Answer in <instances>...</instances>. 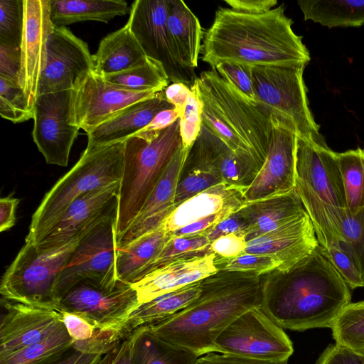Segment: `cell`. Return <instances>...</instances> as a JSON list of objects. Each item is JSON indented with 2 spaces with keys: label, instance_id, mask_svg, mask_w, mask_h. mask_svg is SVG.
<instances>
[{
  "label": "cell",
  "instance_id": "6da1fadb",
  "mask_svg": "<svg viewBox=\"0 0 364 364\" xmlns=\"http://www.w3.org/2000/svg\"><path fill=\"white\" fill-rule=\"evenodd\" d=\"M350 303V287L319 245L289 269L262 275L261 306L282 328H331Z\"/></svg>",
  "mask_w": 364,
  "mask_h": 364
},
{
  "label": "cell",
  "instance_id": "7a4b0ae2",
  "mask_svg": "<svg viewBox=\"0 0 364 364\" xmlns=\"http://www.w3.org/2000/svg\"><path fill=\"white\" fill-rule=\"evenodd\" d=\"M292 24L283 4L261 14L220 7L204 33L201 60L212 69L222 62L305 68L310 54Z\"/></svg>",
  "mask_w": 364,
  "mask_h": 364
},
{
  "label": "cell",
  "instance_id": "3957f363",
  "mask_svg": "<svg viewBox=\"0 0 364 364\" xmlns=\"http://www.w3.org/2000/svg\"><path fill=\"white\" fill-rule=\"evenodd\" d=\"M262 275L219 269L200 281L199 296L177 313L146 325L161 339L196 354L213 352L236 318L262 304Z\"/></svg>",
  "mask_w": 364,
  "mask_h": 364
},
{
  "label": "cell",
  "instance_id": "277c9868",
  "mask_svg": "<svg viewBox=\"0 0 364 364\" xmlns=\"http://www.w3.org/2000/svg\"><path fill=\"white\" fill-rule=\"evenodd\" d=\"M191 87L200 102L202 124L259 171L272 133L270 112L222 78L215 69L202 72Z\"/></svg>",
  "mask_w": 364,
  "mask_h": 364
},
{
  "label": "cell",
  "instance_id": "5b68a950",
  "mask_svg": "<svg viewBox=\"0 0 364 364\" xmlns=\"http://www.w3.org/2000/svg\"><path fill=\"white\" fill-rule=\"evenodd\" d=\"M295 190L313 224L320 246L327 249L343 242L342 225L347 211L336 152L321 136H297Z\"/></svg>",
  "mask_w": 364,
  "mask_h": 364
},
{
  "label": "cell",
  "instance_id": "8992f818",
  "mask_svg": "<svg viewBox=\"0 0 364 364\" xmlns=\"http://www.w3.org/2000/svg\"><path fill=\"white\" fill-rule=\"evenodd\" d=\"M124 141L106 145L87 143L76 164L45 195L33 213L25 241L37 243L69 205L82 195L120 183Z\"/></svg>",
  "mask_w": 364,
  "mask_h": 364
},
{
  "label": "cell",
  "instance_id": "52a82bcc",
  "mask_svg": "<svg viewBox=\"0 0 364 364\" xmlns=\"http://www.w3.org/2000/svg\"><path fill=\"white\" fill-rule=\"evenodd\" d=\"M181 144L180 118L152 140L134 135L124 141L116 242L139 214Z\"/></svg>",
  "mask_w": 364,
  "mask_h": 364
},
{
  "label": "cell",
  "instance_id": "ba28073f",
  "mask_svg": "<svg viewBox=\"0 0 364 364\" xmlns=\"http://www.w3.org/2000/svg\"><path fill=\"white\" fill-rule=\"evenodd\" d=\"M102 221L90 226L58 248L43 250L25 241L2 277V298L59 311V301L55 294L58 278L83 237Z\"/></svg>",
  "mask_w": 364,
  "mask_h": 364
},
{
  "label": "cell",
  "instance_id": "9c48e42d",
  "mask_svg": "<svg viewBox=\"0 0 364 364\" xmlns=\"http://www.w3.org/2000/svg\"><path fill=\"white\" fill-rule=\"evenodd\" d=\"M305 68L252 66L256 102L301 138L319 137V125L309 105Z\"/></svg>",
  "mask_w": 364,
  "mask_h": 364
},
{
  "label": "cell",
  "instance_id": "30bf717a",
  "mask_svg": "<svg viewBox=\"0 0 364 364\" xmlns=\"http://www.w3.org/2000/svg\"><path fill=\"white\" fill-rule=\"evenodd\" d=\"M213 352L282 362L288 361L294 348L283 328L259 306L232 321L215 339Z\"/></svg>",
  "mask_w": 364,
  "mask_h": 364
},
{
  "label": "cell",
  "instance_id": "8fae6325",
  "mask_svg": "<svg viewBox=\"0 0 364 364\" xmlns=\"http://www.w3.org/2000/svg\"><path fill=\"white\" fill-rule=\"evenodd\" d=\"M140 305L132 284L118 280L113 287L83 280L60 299L59 312L76 314L102 331H114L125 338L124 326Z\"/></svg>",
  "mask_w": 364,
  "mask_h": 364
},
{
  "label": "cell",
  "instance_id": "7c38bea8",
  "mask_svg": "<svg viewBox=\"0 0 364 364\" xmlns=\"http://www.w3.org/2000/svg\"><path fill=\"white\" fill-rule=\"evenodd\" d=\"M117 213L92 230L81 240L62 269L55 288L59 301L75 284L91 281L105 287L114 286L116 276V223Z\"/></svg>",
  "mask_w": 364,
  "mask_h": 364
},
{
  "label": "cell",
  "instance_id": "4fadbf2b",
  "mask_svg": "<svg viewBox=\"0 0 364 364\" xmlns=\"http://www.w3.org/2000/svg\"><path fill=\"white\" fill-rule=\"evenodd\" d=\"M157 92L124 88L92 71L71 90L70 123L88 133L126 107Z\"/></svg>",
  "mask_w": 364,
  "mask_h": 364
},
{
  "label": "cell",
  "instance_id": "5bb4252c",
  "mask_svg": "<svg viewBox=\"0 0 364 364\" xmlns=\"http://www.w3.org/2000/svg\"><path fill=\"white\" fill-rule=\"evenodd\" d=\"M168 8V0H136L127 23L146 55L163 66L170 83L183 82L191 87L197 77L176 58L167 29Z\"/></svg>",
  "mask_w": 364,
  "mask_h": 364
},
{
  "label": "cell",
  "instance_id": "9a60e30c",
  "mask_svg": "<svg viewBox=\"0 0 364 364\" xmlns=\"http://www.w3.org/2000/svg\"><path fill=\"white\" fill-rule=\"evenodd\" d=\"M71 90L38 95L32 136L48 164L66 166L80 129L70 123Z\"/></svg>",
  "mask_w": 364,
  "mask_h": 364
},
{
  "label": "cell",
  "instance_id": "2e32d148",
  "mask_svg": "<svg viewBox=\"0 0 364 364\" xmlns=\"http://www.w3.org/2000/svg\"><path fill=\"white\" fill-rule=\"evenodd\" d=\"M23 5L18 84L24 93L28 107L33 112L46 64L48 41L54 25L50 19V0H23Z\"/></svg>",
  "mask_w": 364,
  "mask_h": 364
},
{
  "label": "cell",
  "instance_id": "e0dca14e",
  "mask_svg": "<svg viewBox=\"0 0 364 364\" xmlns=\"http://www.w3.org/2000/svg\"><path fill=\"white\" fill-rule=\"evenodd\" d=\"M93 69V55L87 44L68 28L54 26L48 41L39 95L72 90Z\"/></svg>",
  "mask_w": 364,
  "mask_h": 364
},
{
  "label": "cell",
  "instance_id": "ac0fdd59",
  "mask_svg": "<svg viewBox=\"0 0 364 364\" xmlns=\"http://www.w3.org/2000/svg\"><path fill=\"white\" fill-rule=\"evenodd\" d=\"M273 128L265 161L245 190V203L289 193L295 189L297 134L294 129L272 117Z\"/></svg>",
  "mask_w": 364,
  "mask_h": 364
},
{
  "label": "cell",
  "instance_id": "d6986e66",
  "mask_svg": "<svg viewBox=\"0 0 364 364\" xmlns=\"http://www.w3.org/2000/svg\"><path fill=\"white\" fill-rule=\"evenodd\" d=\"M119 183L89 191L76 198L37 243V247H60L90 226L117 213Z\"/></svg>",
  "mask_w": 364,
  "mask_h": 364
},
{
  "label": "cell",
  "instance_id": "ffe728a7",
  "mask_svg": "<svg viewBox=\"0 0 364 364\" xmlns=\"http://www.w3.org/2000/svg\"><path fill=\"white\" fill-rule=\"evenodd\" d=\"M6 310L0 323V358L38 343L62 323L61 314L1 299Z\"/></svg>",
  "mask_w": 364,
  "mask_h": 364
},
{
  "label": "cell",
  "instance_id": "44dd1931",
  "mask_svg": "<svg viewBox=\"0 0 364 364\" xmlns=\"http://www.w3.org/2000/svg\"><path fill=\"white\" fill-rule=\"evenodd\" d=\"M311 220L305 213L272 231L247 241L245 253L267 255L287 270L309 256L318 245Z\"/></svg>",
  "mask_w": 364,
  "mask_h": 364
},
{
  "label": "cell",
  "instance_id": "7402d4cb",
  "mask_svg": "<svg viewBox=\"0 0 364 364\" xmlns=\"http://www.w3.org/2000/svg\"><path fill=\"white\" fill-rule=\"evenodd\" d=\"M190 149L181 144L176 151L139 214L116 242V248L158 229L174 210L178 178Z\"/></svg>",
  "mask_w": 364,
  "mask_h": 364
},
{
  "label": "cell",
  "instance_id": "603a6c76",
  "mask_svg": "<svg viewBox=\"0 0 364 364\" xmlns=\"http://www.w3.org/2000/svg\"><path fill=\"white\" fill-rule=\"evenodd\" d=\"M213 252L177 259L132 284L140 304L198 282L217 272Z\"/></svg>",
  "mask_w": 364,
  "mask_h": 364
},
{
  "label": "cell",
  "instance_id": "cb8c5ba5",
  "mask_svg": "<svg viewBox=\"0 0 364 364\" xmlns=\"http://www.w3.org/2000/svg\"><path fill=\"white\" fill-rule=\"evenodd\" d=\"M175 108L165 98L164 91L133 103L100 124L87 135V143L106 145L122 142L146 127L161 111Z\"/></svg>",
  "mask_w": 364,
  "mask_h": 364
},
{
  "label": "cell",
  "instance_id": "d4e9b609",
  "mask_svg": "<svg viewBox=\"0 0 364 364\" xmlns=\"http://www.w3.org/2000/svg\"><path fill=\"white\" fill-rule=\"evenodd\" d=\"M188 156L219 174L223 183L244 189L250 186L259 172L203 124Z\"/></svg>",
  "mask_w": 364,
  "mask_h": 364
},
{
  "label": "cell",
  "instance_id": "484cf974",
  "mask_svg": "<svg viewBox=\"0 0 364 364\" xmlns=\"http://www.w3.org/2000/svg\"><path fill=\"white\" fill-rule=\"evenodd\" d=\"M245 190L225 183L212 186L176 206L161 227L171 234L222 210L230 208L240 210L245 203Z\"/></svg>",
  "mask_w": 364,
  "mask_h": 364
},
{
  "label": "cell",
  "instance_id": "4316f807",
  "mask_svg": "<svg viewBox=\"0 0 364 364\" xmlns=\"http://www.w3.org/2000/svg\"><path fill=\"white\" fill-rule=\"evenodd\" d=\"M245 220L247 241L272 231L306 213L296 191L245 203L237 211Z\"/></svg>",
  "mask_w": 364,
  "mask_h": 364
},
{
  "label": "cell",
  "instance_id": "83f0119b",
  "mask_svg": "<svg viewBox=\"0 0 364 364\" xmlns=\"http://www.w3.org/2000/svg\"><path fill=\"white\" fill-rule=\"evenodd\" d=\"M167 29L176 58L194 71L202 50L203 32L198 18L181 0H168Z\"/></svg>",
  "mask_w": 364,
  "mask_h": 364
},
{
  "label": "cell",
  "instance_id": "f1b7e54d",
  "mask_svg": "<svg viewBox=\"0 0 364 364\" xmlns=\"http://www.w3.org/2000/svg\"><path fill=\"white\" fill-rule=\"evenodd\" d=\"M146 57L127 23L101 40L93 55V71L106 76L130 68Z\"/></svg>",
  "mask_w": 364,
  "mask_h": 364
},
{
  "label": "cell",
  "instance_id": "f546056e",
  "mask_svg": "<svg viewBox=\"0 0 364 364\" xmlns=\"http://www.w3.org/2000/svg\"><path fill=\"white\" fill-rule=\"evenodd\" d=\"M127 11V3L122 0H50V19L55 26L85 21L107 23Z\"/></svg>",
  "mask_w": 364,
  "mask_h": 364
},
{
  "label": "cell",
  "instance_id": "4dcf8cb0",
  "mask_svg": "<svg viewBox=\"0 0 364 364\" xmlns=\"http://www.w3.org/2000/svg\"><path fill=\"white\" fill-rule=\"evenodd\" d=\"M171 237L160 227L124 247L116 248L117 279L133 284L139 274L156 257Z\"/></svg>",
  "mask_w": 364,
  "mask_h": 364
},
{
  "label": "cell",
  "instance_id": "1f68e13d",
  "mask_svg": "<svg viewBox=\"0 0 364 364\" xmlns=\"http://www.w3.org/2000/svg\"><path fill=\"white\" fill-rule=\"evenodd\" d=\"M200 281L140 304L129 316L124 333L130 335L139 327L163 320L183 309L200 294Z\"/></svg>",
  "mask_w": 364,
  "mask_h": 364
},
{
  "label": "cell",
  "instance_id": "d6a6232c",
  "mask_svg": "<svg viewBox=\"0 0 364 364\" xmlns=\"http://www.w3.org/2000/svg\"><path fill=\"white\" fill-rule=\"evenodd\" d=\"M298 4L305 21L330 28L364 25V0H300Z\"/></svg>",
  "mask_w": 364,
  "mask_h": 364
},
{
  "label": "cell",
  "instance_id": "836d02e7",
  "mask_svg": "<svg viewBox=\"0 0 364 364\" xmlns=\"http://www.w3.org/2000/svg\"><path fill=\"white\" fill-rule=\"evenodd\" d=\"M139 328L133 364H195L198 358L196 354L161 339L146 326Z\"/></svg>",
  "mask_w": 364,
  "mask_h": 364
},
{
  "label": "cell",
  "instance_id": "e575fe53",
  "mask_svg": "<svg viewBox=\"0 0 364 364\" xmlns=\"http://www.w3.org/2000/svg\"><path fill=\"white\" fill-rule=\"evenodd\" d=\"M73 348V340L62 323L43 340L0 358V364H52Z\"/></svg>",
  "mask_w": 364,
  "mask_h": 364
},
{
  "label": "cell",
  "instance_id": "d590c367",
  "mask_svg": "<svg viewBox=\"0 0 364 364\" xmlns=\"http://www.w3.org/2000/svg\"><path fill=\"white\" fill-rule=\"evenodd\" d=\"M346 195L347 211L355 214L364 207V149L337 153Z\"/></svg>",
  "mask_w": 364,
  "mask_h": 364
},
{
  "label": "cell",
  "instance_id": "8d00e7d4",
  "mask_svg": "<svg viewBox=\"0 0 364 364\" xmlns=\"http://www.w3.org/2000/svg\"><path fill=\"white\" fill-rule=\"evenodd\" d=\"M104 77L113 84L137 91L161 92L170 84L163 66L149 57L130 68Z\"/></svg>",
  "mask_w": 364,
  "mask_h": 364
},
{
  "label": "cell",
  "instance_id": "74e56055",
  "mask_svg": "<svg viewBox=\"0 0 364 364\" xmlns=\"http://www.w3.org/2000/svg\"><path fill=\"white\" fill-rule=\"evenodd\" d=\"M331 329L336 344L354 351L364 348V301L350 303Z\"/></svg>",
  "mask_w": 364,
  "mask_h": 364
},
{
  "label": "cell",
  "instance_id": "f35d334b",
  "mask_svg": "<svg viewBox=\"0 0 364 364\" xmlns=\"http://www.w3.org/2000/svg\"><path fill=\"white\" fill-rule=\"evenodd\" d=\"M210 243L205 235L193 237L171 235L156 257L139 274L134 282L150 272L181 258L213 252L210 247Z\"/></svg>",
  "mask_w": 364,
  "mask_h": 364
},
{
  "label": "cell",
  "instance_id": "ab89813d",
  "mask_svg": "<svg viewBox=\"0 0 364 364\" xmlns=\"http://www.w3.org/2000/svg\"><path fill=\"white\" fill-rule=\"evenodd\" d=\"M221 183L223 181L219 174L188 155L177 184L175 208L196 194Z\"/></svg>",
  "mask_w": 364,
  "mask_h": 364
},
{
  "label": "cell",
  "instance_id": "60d3db41",
  "mask_svg": "<svg viewBox=\"0 0 364 364\" xmlns=\"http://www.w3.org/2000/svg\"><path fill=\"white\" fill-rule=\"evenodd\" d=\"M0 114L13 123H21L33 118L28 107L24 93L18 83L0 77Z\"/></svg>",
  "mask_w": 364,
  "mask_h": 364
},
{
  "label": "cell",
  "instance_id": "b9f144b4",
  "mask_svg": "<svg viewBox=\"0 0 364 364\" xmlns=\"http://www.w3.org/2000/svg\"><path fill=\"white\" fill-rule=\"evenodd\" d=\"M23 24V0H1L0 42L20 46Z\"/></svg>",
  "mask_w": 364,
  "mask_h": 364
},
{
  "label": "cell",
  "instance_id": "7bdbcfd3",
  "mask_svg": "<svg viewBox=\"0 0 364 364\" xmlns=\"http://www.w3.org/2000/svg\"><path fill=\"white\" fill-rule=\"evenodd\" d=\"M323 251L350 289L364 287L362 274L358 263L351 251L343 242L323 249Z\"/></svg>",
  "mask_w": 364,
  "mask_h": 364
},
{
  "label": "cell",
  "instance_id": "ee69618b",
  "mask_svg": "<svg viewBox=\"0 0 364 364\" xmlns=\"http://www.w3.org/2000/svg\"><path fill=\"white\" fill-rule=\"evenodd\" d=\"M215 264L218 270L250 272L258 276L264 275L279 267V263L269 256L249 253L228 259L215 257Z\"/></svg>",
  "mask_w": 364,
  "mask_h": 364
},
{
  "label": "cell",
  "instance_id": "f6af8a7d",
  "mask_svg": "<svg viewBox=\"0 0 364 364\" xmlns=\"http://www.w3.org/2000/svg\"><path fill=\"white\" fill-rule=\"evenodd\" d=\"M343 242L354 256L364 275V207L355 214L346 211L342 225Z\"/></svg>",
  "mask_w": 364,
  "mask_h": 364
},
{
  "label": "cell",
  "instance_id": "bcb514c9",
  "mask_svg": "<svg viewBox=\"0 0 364 364\" xmlns=\"http://www.w3.org/2000/svg\"><path fill=\"white\" fill-rule=\"evenodd\" d=\"M252 65L235 63L222 62L213 68L220 76L236 87L245 96L256 102Z\"/></svg>",
  "mask_w": 364,
  "mask_h": 364
},
{
  "label": "cell",
  "instance_id": "7dc6e473",
  "mask_svg": "<svg viewBox=\"0 0 364 364\" xmlns=\"http://www.w3.org/2000/svg\"><path fill=\"white\" fill-rule=\"evenodd\" d=\"M191 92L188 99L185 110L180 117V134L182 145L190 149L198 136L201 127V105L195 90Z\"/></svg>",
  "mask_w": 364,
  "mask_h": 364
},
{
  "label": "cell",
  "instance_id": "c3c4849f",
  "mask_svg": "<svg viewBox=\"0 0 364 364\" xmlns=\"http://www.w3.org/2000/svg\"><path fill=\"white\" fill-rule=\"evenodd\" d=\"M247 243L245 232H233L217 238L210 247L216 257L228 259L244 254Z\"/></svg>",
  "mask_w": 364,
  "mask_h": 364
},
{
  "label": "cell",
  "instance_id": "681fc988",
  "mask_svg": "<svg viewBox=\"0 0 364 364\" xmlns=\"http://www.w3.org/2000/svg\"><path fill=\"white\" fill-rule=\"evenodd\" d=\"M21 62L20 46L0 42V77L18 84Z\"/></svg>",
  "mask_w": 364,
  "mask_h": 364
},
{
  "label": "cell",
  "instance_id": "f907efd6",
  "mask_svg": "<svg viewBox=\"0 0 364 364\" xmlns=\"http://www.w3.org/2000/svg\"><path fill=\"white\" fill-rule=\"evenodd\" d=\"M239 210L230 208L210 215L203 219L181 228L170 235L175 237H193L204 235L208 230Z\"/></svg>",
  "mask_w": 364,
  "mask_h": 364
},
{
  "label": "cell",
  "instance_id": "816d5d0a",
  "mask_svg": "<svg viewBox=\"0 0 364 364\" xmlns=\"http://www.w3.org/2000/svg\"><path fill=\"white\" fill-rule=\"evenodd\" d=\"M62 322L73 341L89 340L97 328L82 316L68 311H61Z\"/></svg>",
  "mask_w": 364,
  "mask_h": 364
},
{
  "label": "cell",
  "instance_id": "f5cc1de1",
  "mask_svg": "<svg viewBox=\"0 0 364 364\" xmlns=\"http://www.w3.org/2000/svg\"><path fill=\"white\" fill-rule=\"evenodd\" d=\"M315 364H363L360 355L336 343L330 344Z\"/></svg>",
  "mask_w": 364,
  "mask_h": 364
},
{
  "label": "cell",
  "instance_id": "db71d44e",
  "mask_svg": "<svg viewBox=\"0 0 364 364\" xmlns=\"http://www.w3.org/2000/svg\"><path fill=\"white\" fill-rule=\"evenodd\" d=\"M139 333L138 328L113 350L103 355L100 364H133L134 348Z\"/></svg>",
  "mask_w": 364,
  "mask_h": 364
},
{
  "label": "cell",
  "instance_id": "11a10c76",
  "mask_svg": "<svg viewBox=\"0 0 364 364\" xmlns=\"http://www.w3.org/2000/svg\"><path fill=\"white\" fill-rule=\"evenodd\" d=\"M181 115L175 109H167L159 112L152 121L135 136L150 141L155 139L162 131L175 123Z\"/></svg>",
  "mask_w": 364,
  "mask_h": 364
},
{
  "label": "cell",
  "instance_id": "9f6ffc18",
  "mask_svg": "<svg viewBox=\"0 0 364 364\" xmlns=\"http://www.w3.org/2000/svg\"><path fill=\"white\" fill-rule=\"evenodd\" d=\"M195 364H287V361L260 360L230 354L210 352L199 356Z\"/></svg>",
  "mask_w": 364,
  "mask_h": 364
},
{
  "label": "cell",
  "instance_id": "6f0895ef",
  "mask_svg": "<svg viewBox=\"0 0 364 364\" xmlns=\"http://www.w3.org/2000/svg\"><path fill=\"white\" fill-rule=\"evenodd\" d=\"M246 228L245 220L237 211L211 228L204 235L212 242L223 235L233 232H245Z\"/></svg>",
  "mask_w": 364,
  "mask_h": 364
},
{
  "label": "cell",
  "instance_id": "680465c9",
  "mask_svg": "<svg viewBox=\"0 0 364 364\" xmlns=\"http://www.w3.org/2000/svg\"><path fill=\"white\" fill-rule=\"evenodd\" d=\"M191 87L183 82H171L164 90L166 100L182 116L191 94Z\"/></svg>",
  "mask_w": 364,
  "mask_h": 364
},
{
  "label": "cell",
  "instance_id": "91938a15",
  "mask_svg": "<svg viewBox=\"0 0 364 364\" xmlns=\"http://www.w3.org/2000/svg\"><path fill=\"white\" fill-rule=\"evenodd\" d=\"M230 9L247 14H261L274 9L277 0H225Z\"/></svg>",
  "mask_w": 364,
  "mask_h": 364
},
{
  "label": "cell",
  "instance_id": "94428289",
  "mask_svg": "<svg viewBox=\"0 0 364 364\" xmlns=\"http://www.w3.org/2000/svg\"><path fill=\"white\" fill-rule=\"evenodd\" d=\"M19 203L11 196L0 199V231L4 232L15 225L16 210Z\"/></svg>",
  "mask_w": 364,
  "mask_h": 364
},
{
  "label": "cell",
  "instance_id": "6125c7cd",
  "mask_svg": "<svg viewBox=\"0 0 364 364\" xmlns=\"http://www.w3.org/2000/svg\"><path fill=\"white\" fill-rule=\"evenodd\" d=\"M100 355L86 354L75 350L52 364H90Z\"/></svg>",
  "mask_w": 364,
  "mask_h": 364
},
{
  "label": "cell",
  "instance_id": "be15d7a7",
  "mask_svg": "<svg viewBox=\"0 0 364 364\" xmlns=\"http://www.w3.org/2000/svg\"><path fill=\"white\" fill-rule=\"evenodd\" d=\"M102 357H103V355L99 356L95 360H93L92 363H90V364H100Z\"/></svg>",
  "mask_w": 364,
  "mask_h": 364
},
{
  "label": "cell",
  "instance_id": "e7e4bbea",
  "mask_svg": "<svg viewBox=\"0 0 364 364\" xmlns=\"http://www.w3.org/2000/svg\"><path fill=\"white\" fill-rule=\"evenodd\" d=\"M356 352H358L360 355V356L362 358L363 363L364 364V348H363L358 351H356Z\"/></svg>",
  "mask_w": 364,
  "mask_h": 364
},
{
  "label": "cell",
  "instance_id": "03108f58",
  "mask_svg": "<svg viewBox=\"0 0 364 364\" xmlns=\"http://www.w3.org/2000/svg\"><path fill=\"white\" fill-rule=\"evenodd\" d=\"M363 282H364V275H363Z\"/></svg>",
  "mask_w": 364,
  "mask_h": 364
}]
</instances>
